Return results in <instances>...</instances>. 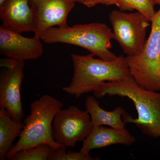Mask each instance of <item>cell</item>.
<instances>
[{"instance_id":"6da1fadb","label":"cell","mask_w":160,"mask_h":160,"mask_svg":"<svg viewBox=\"0 0 160 160\" xmlns=\"http://www.w3.org/2000/svg\"><path fill=\"white\" fill-rule=\"evenodd\" d=\"M93 92L95 97L99 98L108 95L130 99L134 103L138 117L133 118L126 112L123 116V121L134 124L149 137L160 138V92L144 89L130 75L119 81L106 82Z\"/></svg>"},{"instance_id":"7a4b0ae2","label":"cell","mask_w":160,"mask_h":160,"mask_svg":"<svg viewBox=\"0 0 160 160\" xmlns=\"http://www.w3.org/2000/svg\"><path fill=\"white\" fill-rule=\"evenodd\" d=\"M71 57L73 75L71 82L63 90L76 98L93 92L106 82L119 81L131 75L123 56L112 61L95 58L91 53L84 56L72 53Z\"/></svg>"},{"instance_id":"3957f363","label":"cell","mask_w":160,"mask_h":160,"mask_svg":"<svg viewBox=\"0 0 160 160\" xmlns=\"http://www.w3.org/2000/svg\"><path fill=\"white\" fill-rule=\"evenodd\" d=\"M46 44L61 43L79 46L101 59L112 61L117 56L110 49L114 39L111 29L106 24L92 23L65 27H54L41 36Z\"/></svg>"},{"instance_id":"277c9868","label":"cell","mask_w":160,"mask_h":160,"mask_svg":"<svg viewBox=\"0 0 160 160\" xmlns=\"http://www.w3.org/2000/svg\"><path fill=\"white\" fill-rule=\"evenodd\" d=\"M64 106L61 101L49 94H44L30 105V112L23 121L24 128L16 144L12 147L7 159L22 149L46 143L54 149L63 146L53 139L52 126L55 115Z\"/></svg>"},{"instance_id":"5b68a950","label":"cell","mask_w":160,"mask_h":160,"mask_svg":"<svg viewBox=\"0 0 160 160\" xmlns=\"http://www.w3.org/2000/svg\"><path fill=\"white\" fill-rule=\"evenodd\" d=\"M151 22L150 34L142 51L126 58L130 75L140 86L160 92V8Z\"/></svg>"},{"instance_id":"8992f818","label":"cell","mask_w":160,"mask_h":160,"mask_svg":"<svg viewBox=\"0 0 160 160\" xmlns=\"http://www.w3.org/2000/svg\"><path fill=\"white\" fill-rule=\"evenodd\" d=\"M114 39L127 56L138 54L142 50L146 40V31L150 21L142 12L127 13L113 10L109 15Z\"/></svg>"},{"instance_id":"52a82bcc","label":"cell","mask_w":160,"mask_h":160,"mask_svg":"<svg viewBox=\"0 0 160 160\" xmlns=\"http://www.w3.org/2000/svg\"><path fill=\"white\" fill-rule=\"evenodd\" d=\"M93 127L86 110L71 106L57 112L52 126V136L59 145L73 147L77 143L86 139Z\"/></svg>"},{"instance_id":"ba28073f","label":"cell","mask_w":160,"mask_h":160,"mask_svg":"<svg viewBox=\"0 0 160 160\" xmlns=\"http://www.w3.org/2000/svg\"><path fill=\"white\" fill-rule=\"evenodd\" d=\"M34 35L41 37L54 27L68 26L67 18L74 8L71 0H30Z\"/></svg>"},{"instance_id":"9c48e42d","label":"cell","mask_w":160,"mask_h":160,"mask_svg":"<svg viewBox=\"0 0 160 160\" xmlns=\"http://www.w3.org/2000/svg\"><path fill=\"white\" fill-rule=\"evenodd\" d=\"M41 37L29 38L2 25L0 26V52L20 62L36 60L42 55L44 48Z\"/></svg>"},{"instance_id":"30bf717a","label":"cell","mask_w":160,"mask_h":160,"mask_svg":"<svg viewBox=\"0 0 160 160\" xmlns=\"http://www.w3.org/2000/svg\"><path fill=\"white\" fill-rule=\"evenodd\" d=\"M24 62L12 69L3 70L0 77V107L6 109L12 119L22 122L24 111L21 90L24 79Z\"/></svg>"},{"instance_id":"8fae6325","label":"cell","mask_w":160,"mask_h":160,"mask_svg":"<svg viewBox=\"0 0 160 160\" xmlns=\"http://www.w3.org/2000/svg\"><path fill=\"white\" fill-rule=\"evenodd\" d=\"M135 141L136 138L125 128L117 129L103 126H94L83 141L80 151L88 155L93 149H100L116 144L130 146Z\"/></svg>"},{"instance_id":"7c38bea8","label":"cell","mask_w":160,"mask_h":160,"mask_svg":"<svg viewBox=\"0 0 160 160\" xmlns=\"http://www.w3.org/2000/svg\"><path fill=\"white\" fill-rule=\"evenodd\" d=\"M2 25L20 33L33 30L30 0H6L0 6Z\"/></svg>"},{"instance_id":"4fadbf2b","label":"cell","mask_w":160,"mask_h":160,"mask_svg":"<svg viewBox=\"0 0 160 160\" xmlns=\"http://www.w3.org/2000/svg\"><path fill=\"white\" fill-rule=\"evenodd\" d=\"M85 107L93 127L106 125L117 129L126 127V123L123 121L122 117L126 112L121 106H118L113 111H106L101 108L96 97L89 96L86 98Z\"/></svg>"},{"instance_id":"5bb4252c","label":"cell","mask_w":160,"mask_h":160,"mask_svg":"<svg viewBox=\"0 0 160 160\" xmlns=\"http://www.w3.org/2000/svg\"><path fill=\"white\" fill-rule=\"evenodd\" d=\"M24 124L12 119L5 109L0 110V160L7 159V156L14 140L19 137Z\"/></svg>"},{"instance_id":"9a60e30c","label":"cell","mask_w":160,"mask_h":160,"mask_svg":"<svg viewBox=\"0 0 160 160\" xmlns=\"http://www.w3.org/2000/svg\"><path fill=\"white\" fill-rule=\"evenodd\" d=\"M55 149L49 144L43 143L18 152L11 160H49Z\"/></svg>"},{"instance_id":"2e32d148","label":"cell","mask_w":160,"mask_h":160,"mask_svg":"<svg viewBox=\"0 0 160 160\" xmlns=\"http://www.w3.org/2000/svg\"><path fill=\"white\" fill-rule=\"evenodd\" d=\"M126 11L136 10L146 16L151 22L155 14L154 6L150 0H122Z\"/></svg>"},{"instance_id":"e0dca14e","label":"cell","mask_w":160,"mask_h":160,"mask_svg":"<svg viewBox=\"0 0 160 160\" xmlns=\"http://www.w3.org/2000/svg\"><path fill=\"white\" fill-rule=\"evenodd\" d=\"M63 146L55 149L49 160H98L90 155L83 154L81 152L67 151Z\"/></svg>"},{"instance_id":"ac0fdd59","label":"cell","mask_w":160,"mask_h":160,"mask_svg":"<svg viewBox=\"0 0 160 160\" xmlns=\"http://www.w3.org/2000/svg\"><path fill=\"white\" fill-rule=\"evenodd\" d=\"M98 4L106 6L115 5L120 8L122 11H126V7L122 0H84L83 5L88 8H92Z\"/></svg>"},{"instance_id":"d6986e66","label":"cell","mask_w":160,"mask_h":160,"mask_svg":"<svg viewBox=\"0 0 160 160\" xmlns=\"http://www.w3.org/2000/svg\"><path fill=\"white\" fill-rule=\"evenodd\" d=\"M19 62L20 61L14 59L6 57L0 60V66L6 69H13L17 66Z\"/></svg>"},{"instance_id":"ffe728a7","label":"cell","mask_w":160,"mask_h":160,"mask_svg":"<svg viewBox=\"0 0 160 160\" xmlns=\"http://www.w3.org/2000/svg\"><path fill=\"white\" fill-rule=\"evenodd\" d=\"M150 1L153 6L157 5H160V0H150Z\"/></svg>"},{"instance_id":"44dd1931","label":"cell","mask_w":160,"mask_h":160,"mask_svg":"<svg viewBox=\"0 0 160 160\" xmlns=\"http://www.w3.org/2000/svg\"><path fill=\"white\" fill-rule=\"evenodd\" d=\"M71 1H73L75 2L79 3L82 4H83L84 2V0H71Z\"/></svg>"},{"instance_id":"7402d4cb","label":"cell","mask_w":160,"mask_h":160,"mask_svg":"<svg viewBox=\"0 0 160 160\" xmlns=\"http://www.w3.org/2000/svg\"><path fill=\"white\" fill-rule=\"evenodd\" d=\"M6 0H0V6L2 5Z\"/></svg>"}]
</instances>
